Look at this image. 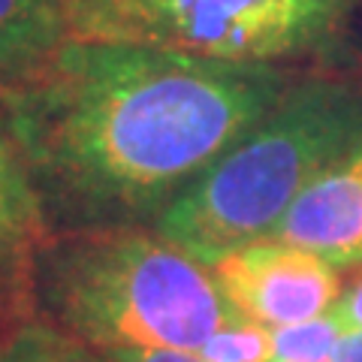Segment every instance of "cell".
<instances>
[{"label":"cell","instance_id":"cell-11","mask_svg":"<svg viewBox=\"0 0 362 362\" xmlns=\"http://www.w3.org/2000/svg\"><path fill=\"white\" fill-rule=\"evenodd\" d=\"M197 356L202 362H272V329L233 314Z\"/></svg>","mask_w":362,"mask_h":362},{"label":"cell","instance_id":"cell-7","mask_svg":"<svg viewBox=\"0 0 362 362\" xmlns=\"http://www.w3.org/2000/svg\"><path fill=\"white\" fill-rule=\"evenodd\" d=\"M64 40L61 0H0V90L30 82Z\"/></svg>","mask_w":362,"mask_h":362},{"label":"cell","instance_id":"cell-14","mask_svg":"<svg viewBox=\"0 0 362 362\" xmlns=\"http://www.w3.org/2000/svg\"><path fill=\"white\" fill-rule=\"evenodd\" d=\"M103 362H202L185 350H97Z\"/></svg>","mask_w":362,"mask_h":362},{"label":"cell","instance_id":"cell-6","mask_svg":"<svg viewBox=\"0 0 362 362\" xmlns=\"http://www.w3.org/2000/svg\"><path fill=\"white\" fill-rule=\"evenodd\" d=\"M347 269L362 263V142L317 175L269 235Z\"/></svg>","mask_w":362,"mask_h":362},{"label":"cell","instance_id":"cell-12","mask_svg":"<svg viewBox=\"0 0 362 362\" xmlns=\"http://www.w3.org/2000/svg\"><path fill=\"white\" fill-rule=\"evenodd\" d=\"M0 362H103V359L97 356V350L76 341L73 335L33 323L18 338L0 347Z\"/></svg>","mask_w":362,"mask_h":362},{"label":"cell","instance_id":"cell-9","mask_svg":"<svg viewBox=\"0 0 362 362\" xmlns=\"http://www.w3.org/2000/svg\"><path fill=\"white\" fill-rule=\"evenodd\" d=\"M0 235L40 242L42 197L13 142L0 133Z\"/></svg>","mask_w":362,"mask_h":362},{"label":"cell","instance_id":"cell-2","mask_svg":"<svg viewBox=\"0 0 362 362\" xmlns=\"http://www.w3.org/2000/svg\"><path fill=\"white\" fill-rule=\"evenodd\" d=\"M362 142V88L335 78L287 85L281 100L173 206L157 233L202 263L275 233L305 187Z\"/></svg>","mask_w":362,"mask_h":362},{"label":"cell","instance_id":"cell-15","mask_svg":"<svg viewBox=\"0 0 362 362\" xmlns=\"http://www.w3.org/2000/svg\"><path fill=\"white\" fill-rule=\"evenodd\" d=\"M332 362H362V332H347Z\"/></svg>","mask_w":362,"mask_h":362},{"label":"cell","instance_id":"cell-10","mask_svg":"<svg viewBox=\"0 0 362 362\" xmlns=\"http://www.w3.org/2000/svg\"><path fill=\"white\" fill-rule=\"evenodd\" d=\"M344 335L332 311L305 323L278 326L272 329V362H332Z\"/></svg>","mask_w":362,"mask_h":362},{"label":"cell","instance_id":"cell-13","mask_svg":"<svg viewBox=\"0 0 362 362\" xmlns=\"http://www.w3.org/2000/svg\"><path fill=\"white\" fill-rule=\"evenodd\" d=\"M332 314L344 326V332H362V263L354 272V278L341 287V296H338Z\"/></svg>","mask_w":362,"mask_h":362},{"label":"cell","instance_id":"cell-1","mask_svg":"<svg viewBox=\"0 0 362 362\" xmlns=\"http://www.w3.org/2000/svg\"><path fill=\"white\" fill-rule=\"evenodd\" d=\"M284 90L272 64L66 37L4 94L37 190L82 218L124 223L163 214Z\"/></svg>","mask_w":362,"mask_h":362},{"label":"cell","instance_id":"cell-3","mask_svg":"<svg viewBox=\"0 0 362 362\" xmlns=\"http://www.w3.org/2000/svg\"><path fill=\"white\" fill-rule=\"evenodd\" d=\"M49 302L90 350L199 347L235 314L209 263L136 226L85 235L52 266Z\"/></svg>","mask_w":362,"mask_h":362},{"label":"cell","instance_id":"cell-5","mask_svg":"<svg viewBox=\"0 0 362 362\" xmlns=\"http://www.w3.org/2000/svg\"><path fill=\"white\" fill-rule=\"evenodd\" d=\"M211 272L233 311L269 329L329 314L344 287L329 259L275 239L235 247Z\"/></svg>","mask_w":362,"mask_h":362},{"label":"cell","instance_id":"cell-4","mask_svg":"<svg viewBox=\"0 0 362 362\" xmlns=\"http://www.w3.org/2000/svg\"><path fill=\"white\" fill-rule=\"evenodd\" d=\"M61 9L73 40L272 64L326 42L354 0H61Z\"/></svg>","mask_w":362,"mask_h":362},{"label":"cell","instance_id":"cell-8","mask_svg":"<svg viewBox=\"0 0 362 362\" xmlns=\"http://www.w3.org/2000/svg\"><path fill=\"white\" fill-rule=\"evenodd\" d=\"M33 245L37 242L0 235V347L37 323Z\"/></svg>","mask_w":362,"mask_h":362}]
</instances>
